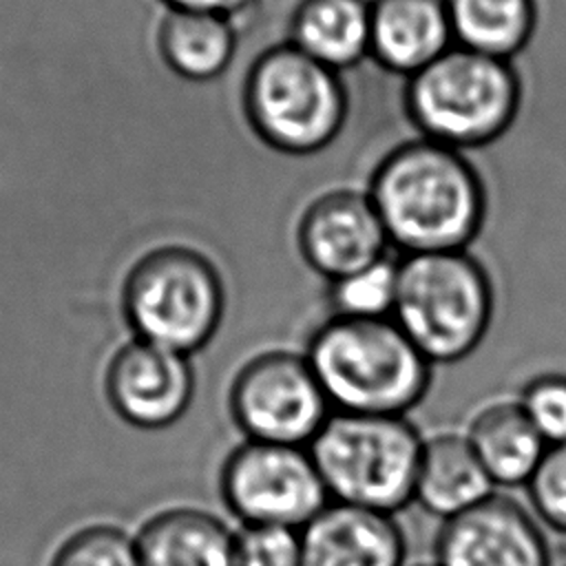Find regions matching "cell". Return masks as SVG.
I'll return each instance as SVG.
<instances>
[{"instance_id": "1", "label": "cell", "mask_w": 566, "mask_h": 566, "mask_svg": "<svg viewBox=\"0 0 566 566\" xmlns=\"http://www.w3.org/2000/svg\"><path fill=\"white\" fill-rule=\"evenodd\" d=\"M367 192L400 254L469 250L484 226L486 190L478 168L464 150L427 137L387 153Z\"/></svg>"}, {"instance_id": "26", "label": "cell", "mask_w": 566, "mask_h": 566, "mask_svg": "<svg viewBox=\"0 0 566 566\" xmlns=\"http://www.w3.org/2000/svg\"><path fill=\"white\" fill-rule=\"evenodd\" d=\"M172 9H188V11H206L226 18H234L248 11L256 0H164Z\"/></svg>"}, {"instance_id": "14", "label": "cell", "mask_w": 566, "mask_h": 566, "mask_svg": "<svg viewBox=\"0 0 566 566\" xmlns=\"http://www.w3.org/2000/svg\"><path fill=\"white\" fill-rule=\"evenodd\" d=\"M447 0H371L369 57L411 77L453 46Z\"/></svg>"}, {"instance_id": "3", "label": "cell", "mask_w": 566, "mask_h": 566, "mask_svg": "<svg viewBox=\"0 0 566 566\" xmlns=\"http://www.w3.org/2000/svg\"><path fill=\"white\" fill-rule=\"evenodd\" d=\"M405 106L420 137L478 150L513 126L522 106V80L513 60L453 44L407 77Z\"/></svg>"}, {"instance_id": "4", "label": "cell", "mask_w": 566, "mask_h": 566, "mask_svg": "<svg viewBox=\"0 0 566 566\" xmlns=\"http://www.w3.org/2000/svg\"><path fill=\"white\" fill-rule=\"evenodd\" d=\"M349 104L345 75L287 40L261 49L243 75V111L252 130L287 155L332 146L345 130Z\"/></svg>"}, {"instance_id": "18", "label": "cell", "mask_w": 566, "mask_h": 566, "mask_svg": "<svg viewBox=\"0 0 566 566\" xmlns=\"http://www.w3.org/2000/svg\"><path fill=\"white\" fill-rule=\"evenodd\" d=\"M493 484H526L548 444L515 400L482 407L464 433Z\"/></svg>"}, {"instance_id": "27", "label": "cell", "mask_w": 566, "mask_h": 566, "mask_svg": "<svg viewBox=\"0 0 566 566\" xmlns=\"http://www.w3.org/2000/svg\"><path fill=\"white\" fill-rule=\"evenodd\" d=\"M564 566H566V564H564Z\"/></svg>"}, {"instance_id": "16", "label": "cell", "mask_w": 566, "mask_h": 566, "mask_svg": "<svg viewBox=\"0 0 566 566\" xmlns=\"http://www.w3.org/2000/svg\"><path fill=\"white\" fill-rule=\"evenodd\" d=\"M287 42L347 73L369 57L371 0H301L290 20Z\"/></svg>"}, {"instance_id": "11", "label": "cell", "mask_w": 566, "mask_h": 566, "mask_svg": "<svg viewBox=\"0 0 566 566\" xmlns=\"http://www.w3.org/2000/svg\"><path fill=\"white\" fill-rule=\"evenodd\" d=\"M436 566H551V557L537 522L517 502L489 495L444 520Z\"/></svg>"}, {"instance_id": "19", "label": "cell", "mask_w": 566, "mask_h": 566, "mask_svg": "<svg viewBox=\"0 0 566 566\" xmlns=\"http://www.w3.org/2000/svg\"><path fill=\"white\" fill-rule=\"evenodd\" d=\"M157 46L170 71L190 82H208L232 64L237 31L232 18L170 9L159 24Z\"/></svg>"}, {"instance_id": "13", "label": "cell", "mask_w": 566, "mask_h": 566, "mask_svg": "<svg viewBox=\"0 0 566 566\" xmlns=\"http://www.w3.org/2000/svg\"><path fill=\"white\" fill-rule=\"evenodd\" d=\"M405 539L389 513L329 502L301 528V566H402Z\"/></svg>"}, {"instance_id": "20", "label": "cell", "mask_w": 566, "mask_h": 566, "mask_svg": "<svg viewBox=\"0 0 566 566\" xmlns=\"http://www.w3.org/2000/svg\"><path fill=\"white\" fill-rule=\"evenodd\" d=\"M458 46L515 60L533 40L539 20L537 0H447Z\"/></svg>"}, {"instance_id": "2", "label": "cell", "mask_w": 566, "mask_h": 566, "mask_svg": "<svg viewBox=\"0 0 566 566\" xmlns=\"http://www.w3.org/2000/svg\"><path fill=\"white\" fill-rule=\"evenodd\" d=\"M336 411L405 416L431 385L433 365L394 318L332 316L303 352Z\"/></svg>"}, {"instance_id": "22", "label": "cell", "mask_w": 566, "mask_h": 566, "mask_svg": "<svg viewBox=\"0 0 566 566\" xmlns=\"http://www.w3.org/2000/svg\"><path fill=\"white\" fill-rule=\"evenodd\" d=\"M51 566H142L135 537L97 524L73 533L53 555Z\"/></svg>"}, {"instance_id": "21", "label": "cell", "mask_w": 566, "mask_h": 566, "mask_svg": "<svg viewBox=\"0 0 566 566\" xmlns=\"http://www.w3.org/2000/svg\"><path fill=\"white\" fill-rule=\"evenodd\" d=\"M400 252L391 250L382 259L329 283V307L345 318H391L398 294Z\"/></svg>"}, {"instance_id": "10", "label": "cell", "mask_w": 566, "mask_h": 566, "mask_svg": "<svg viewBox=\"0 0 566 566\" xmlns=\"http://www.w3.org/2000/svg\"><path fill=\"white\" fill-rule=\"evenodd\" d=\"M298 245L307 265L327 281L371 265L394 250L369 192L356 188L321 195L301 219Z\"/></svg>"}, {"instance_id": "25", "label": "cell", "mask_w": 566, "mask_h": 566, "mask_svg": "<svg viewBox=\"0 0 566 566\" xmlns=\"http://www.w3.org/2000/svg\"><path fill=\"white\" fill-rule=\"evenodd\" d=\"M526 486L537 515L566 535V442L548 444Z\"/></svg>"}, {"instance_id": "8", "label": "cell", "mask_w": 566, "mask_h": 566, "mask_svg": "<svg viewBox=\"0 0 566 566\" xmlns=\"http://www.w3.org/2000/svg\"><path fill=\"white\" fill-rule=\"evenodd\" d=\"M230 411L248 440L307 447L332 416V405L307 356L274 347L237 371Z\"/></svg>"}, {"instance_id": "7", "label": "cell", "mask_w": 566, "mask_h": 566, "mask_svg": "<svg viewBox=\"0 0 566 566\" xmlns=\"http://www.w3.org/2000/svg\"><path fill=\"white\" fill-rule=\"evenodd\" d=\"M122 303L139 340L188 356L214 336L226 290L206 254L186 245H164L130 268Z\"/></svg>"}, {"instance_id": "5", "label": "cell", "mask_w": 566, "mask_h": 566, "mask_svg": "<svg viewBox=\"0 0 566 566\" xmlns=\"http://www.w3.org/2000/svg\"><path fill=\"white\" fill-rule=\"evenodd\" d=\"M493 310L491 279L469 250L400 254L391 318L433 367L471 356Z\"/></svg>"}, {"instance_id": "15", "label": "cell", "mask_w": 566, "mask_h": 566, "mask_svg": "<svg viewBox=\"0 0 566 566\" xmlns=\"http://www.w3.org/2000/svg\"><path fill=\"white\" fill-rule=\"evenodd\" d=\"M493 495V482L462 433H436L422 440L413 500L449 520Z\"/></svg>"}, {"instance_id": "17", "label": "cell", "mask_w": 566, "mask_h": 566, "mask_svg": "<svg viewBox=\"0 0 566 566\" xmlns=\"http://www.w3.org/2000/svg\"><path fill=\"white\" fill-rule=\"evenodd\" d=\"M135 544L142 566H234V533L197 509L157 513L142 526Z\"/></svg>"}, {"instance_id": "24", "label": "cell", "mask_w": 566, "mask_h": 566, "mask_svg": "<svg viewBox=\"0 0 566 566\" xmlns=\"http://www.w3.org/2000/svg\"><path fill=\"white\" fill-rule=\"evenodd\" d=\"M234 566H301V531L243 524L234 535Z\"/></svg>"}, {"instance_id": "12", "label": "cell", "mask_w": 566, "mask_h": 566, "mask_svg": "<svg viewBox=\"0 0 566 566\" xmlns=\"http://www.w3.org/2000/svg\"><path fill=\"white\" fill-rule=\"evenodd\" d=\"M195 376L188 358L148 340L124 345L106 369V396L130 424L161 429L190 405Z\"/></svg>"}, {"instance_id": "23", "label": "cell", "mask_w": 566, "mask_h": 566, "mask_svg": "<svg viewBox=\"0 0 566 566\" xmlns=\"http://www.w3.org/2000/svg\"><path fill=\"white\" fill-rule=\"evenodd\" d=\"M517 402L546 444L566 442V371L535 374Z\"/></svg>"}, {"instance_id": "6", "label": "cell", "mask_w": 566, "mask_h": 566, "mask_svg": "<svg viewBox=\"0 0 566 566\" xmlns=\"http://www.w3.org/2000/svg\"><path fill=\"white\" fill-rule=\"evenodd\" d=\"M307 449L334 502L394 515L413 500L422 438L405 416L332 411Z\"/></svg>"}, {"instance_id": "9", "label": "cell", "mask_w": 566, "mask_h": 566, "mask_svg": "<svg viewBox=\"0 0 566 566\" xmlns=\"http://www.w3.org/2000/svg\"><path fill=\"white\" fill-rule=\"evenodd\" d=\"M221 495L245 524L301 531L329 504L307 447L245 440L221 469Z\"/></svg>"}]
</instances>
